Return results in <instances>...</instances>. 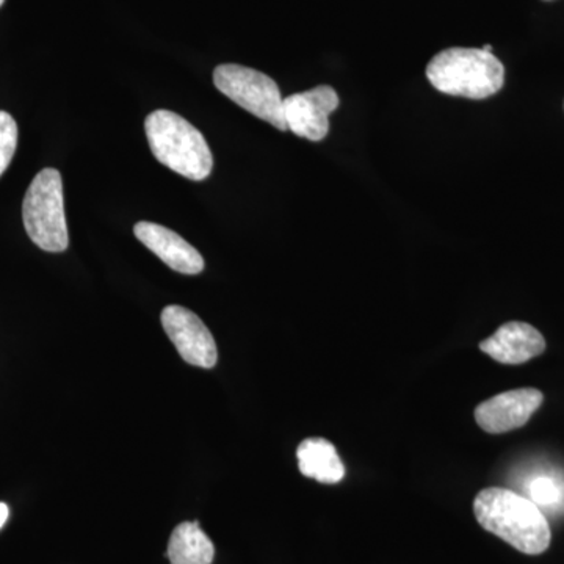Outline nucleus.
Here are the masks:
<instances>
[{
	"instance_id": "nucleus-1",
	"label": "nucleus",
	"mask_w": 564,
	"mask_h": 564,
	"mask_svg": "<svg viewBox=\"0 0 564 564\" xmlns=\"http://www.w3.org/2000/svg\"><path fill=\"white\" fill-rule=\"evenodd\" d=\"M474 513L486 532L522 554L540 555L551 545V525L541 508L511 489H481L474 500Z\"/></svg>"
},
{
	"instance_id": "nucleus-2",
	"label": "nucleus",
	"mask_w": 564,
	"mask_h": 564,
	"mask_svg": "<svg viewBox=\"0 0 564 564\" xmlns=\"http://www.w3.org/2000/svg\"><path fill=\"white\" fill-rule=\"evenodd\" d=\"M154 158L191 181H204L214 169V155L203 133L181 115L155 110L144 121Z\"/></svg>"
},
{
	"instance_id": "nucleus-3",
	"label": "nucleus",
	"mask_w": 564,
	"mask_h": 564,
	"mask_svg": "<svg viewBox=\"0 0 564 564\" xmlns=\"http://www.w3.org/2000/svg\"><path fill=\"white\" fill-rule=\"evenodd\" d=\"M426 79L444 95L486 99L502 90V62L484 50L451 47L434 55L426 66Z\"/></svg>"
},
{
	"instance_id": "nucleus-4",
	"label": "nucleus",
	"mask_w": 564,
	"mask_h": 564,
	"mask_svg": "<svg viewBox=\"0 0 564 564\" xmlns=\"http://www.w3.org/2000/svg\"><path fill=\"white\" fill-rule=\"evenodd\" d=\"M22 220L32 242L41 250L63 252L68 248L63 182L57 170L44 169L33 177L22 203Z\"/></svg>"
},
{
	"instance_id": "nucleus-5",
	"label": "nucleus",
	"mask_w": 564,
	"mask_h": 564,
	"mask_svg": "<svg viewBox=\"0 0 564 564\" xmlns=\"http://www.w3.org/2000/svg\"><path fill=\"white\" fill-rule=\"evenodd\" d=\"M214 84L232 102L250 111L254 117L269 122L280 131H288L284 106L280 87L272 77L242 65L217 66L214 70Z\"/></svg>"
},
{
	"instance_id": "nucleus-6",
	"label": "nucleus",
	"mask_w": 564,
	"mask_h": 564,
	"mask_svg": "<svg viewBox=\"0 0 564 564\" xmlns=\"http://www.w3.org/2000/svg\"><path fill=\"white\" fill-rule=\"evenodd\" d=\"M161 321L185 362L202 369L215 367L218 361L217 344L198 315L173 304L162 311Z\"/></svg>"
},
{
	"instance_id": "nucleus-7",
	"label": "nucleus",
	"mask_w": 564,
	"mask_h": 564,
	"mask_svg": "<svg viewBox=\"0 0 564 564\" xmlns=\"http://www.w3.org/2000/svg\"><path fill=\"white\" fill-rule=\"evenodd\" d=\"M339 104V96L329 85L296 93L282 101L285 124L302 139L322 141L329 132V115Z\"/></svg>"
},
{
	"instance_id": "nucleus-8",
	"label": "nucleus",
	"mask_w": 564,
	"mask_h": 564,
	"mask_svg": "<svg viewBox=\"0 0 564 564\" xmlns=\"http://www.w3.org/2000/svg\"><path fill=\"white\" fill-rule=\"evenodd\" d=\"M543 392L534 388L513 389L478 404L475 421L486 433L502 434L521 429L540 410Z\"/></svg>"
},
{
	"instance_id": "nucleus-9",
	"label": "nucleus",
	"mask_w": 564,
	"mask_h": 564,
	"mask_svg": "<svg viewBox=\"0 0 564 564\" xmlns=\"http://www.w3.org/2000/svg\"><path fill=\"white\" fill-rule=\"evenodd\" d=\"M133 234L148 250L154 252L174 272L182 274L203 272V256L172 229L158 225V223L140 221L133 226Z\"/></svg>"
},
{
	"instance_id": "nucleus-10",
	"label": "nucleus",
	"mask_w": 564,
	"mask_h": 564,
	"mask_svg": "<svg viewBox=\"0 0 564 564\" xmlns=\"http://www.w3.org/2000/svg\"><path fill=\"white\" fill-rule=\"evenodd\" d=\"M480 350L497 362L519 366L543 355L545 339L529 323L508 322L480 344Z\"/></svg>"
},
{
	"instance_id": "nucleus-11",
	"label": "nucleus",
	"mask_w": 564,
	"mask_h": 564,
	"mask_svg": "<svg viewBox=\"0 0 564 564\" xmlns=\"http://www.w3.org/2000/svg\"><path fill=\"white\" fill-rule=\"evenodd\" d=\"M300 473L318 484L336 485L344 480L345 466L336 447L322 437H310L296 451Z\"/></svg>"
},
{
	"instance_id": "nucleus-12",
	"label": "nucleus",
	"mask_w": 564,
	"mask_h": 564,
	"mask_svg": "<svg viewBox=\"0 0 564 564\" xmlns=\"http://www.w3.org/2000/svg\"><path fill=\"white\" fill-rule=\"evenodd\" d=\"M166 556L172 564H212L215 547L198 522H184L173 530Z\"/></svg>"
},
{
	"instance_id": "nucleus-13",
	"label": "nucleus",
	"mask_w": 564,
	"mask_h": 564,
	"mask_svg": "<svg viewBox=\"0 0 564 564\" xmlns=\"http://www.w3.org/2000/svg\"><path fill=\"white\" fill-rule=\"evenodd\" d=\"M529 499L538 507L549 508V510L563 507L564 484L562 480L549 477V475L534 477L529 485Z\"/></svg>"
},
{
	"instance_id": "nucleus-14",
	"label": "nucleus",
	"mask_w": 564,
	"mask_h": 564,
	"mask_svg": "<svg viewBox=\"0 0 564 564\" xmlns=\"http://www.w3.org/2000/svg\"><path fill=\"white\" fill-rule=\"evenodd\" d=\"M18 148V124L9 111L0 110V176L9 169Z\"/></svg>"
},
{
	"instance_id": "nucleus-15",
	"label": "nucleus",
	"mask_w": 564,
	"mask_h": 564,
	"mask_svg": "<svg viewBox=\"0 0 564 564\" xmlns=\"http://www.w3.org/2000/svg\"><path fill=\"white\" fill-rule=\"evenodd\" d=\"M10 510L6 503H0V529L9 521Z\"/></svg>"
},
{
	"instance_id": "nucleus-16",
	"label": "nucleus",
	"mask_w": 564,
	"mask_h": 564,
	"mask_svg": "<svg viewBox=\"0 0 564 564\" xmlns=\"http://www.w3.org/2000/svg\"><path fill=\"white\" fill-rule=\"evenodd\" d=\"M485 52H492V46H489V44H486V46L481 47Z\"/></svg>"
},
{
	"instance_id": "nucleus-17",
	"label": "nucleus",
	"mask_w": 564,
	"mask_h": 564,
	"mask_svg": "<svg viewBox=\"0 0 564 564\" xmlns=\"http://www.w3.org/2000/svg\"><path fill=\"white\" fill-rule=\"evenodd\" d=\"M3 2H6V0H0V7L3 6Z\"/></svg>"
}]
</instances>
